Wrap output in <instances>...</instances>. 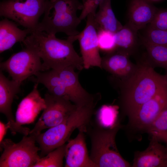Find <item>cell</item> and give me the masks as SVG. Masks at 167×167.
<instances>
[{"label":"cell","mask_w":167,"mask_h":167,"mask_svg":"<svg viewBox=\"0 0 167 167\" xmlns=\"http://www.w3.org/2000/svg\"><path fill=\"white\" fill-rule=\"evenodd\" d=\"M76 36L62 40L57 38L55 34L36 29L27 36L23 43L42 60L44 71L58 70L69 66L81 71L84 68L82 58L73 45L77 40Z\"/></svg>","instance_id":"1"},{"label":"cell","mask_w":167,"mask_h":167,"mask_svg":"<svg viewBox=\"0 0 167 167\" xmlns=\"http://www.w3.org/2000/svg\"><path fill=\"white\" fill-rule=\"evenodd\" d=\"M119 82L122 107L129 117L157 94L167 89L165 75L156 72L147 59L129 77Z\"/></svg>","instance_id":"2"},{"label":"cell","mask_w":167,"mask_h":167,"mask_svg":"<svg viewBox=\"0 0 167 167\" xmlns=\"http://www.w3.org/2000/svg\"><path fill=\"white\" fill-rule=\"evenodd\" d=\"M83 8L79 0H49L36 29L55 35L62 32L68 36H76L80 32L77 28L81 21L77 12Z\"/></svg>","instance_id":"3"},{"label":"cell","mask_w":167,"mask_h":167,"mask_svg":"<svg viewBox=\"0 0 167 167\" xmlns=\"http://www.w3.org/2000/svg\"><path fill=\"white\" fill-rule=\"evenodd\" d=\"M87 127L91 142L90 157L97 167L131 166L120 155L116 145V136L121 127L118 122L108 128L97 124Z\"/></svg>","instance_id":"4"},{"label":"cell","mask_w":167,"mask_h":167,"mask_svg":"<svg viewBox=\"0 0 167 167\" xmlns=\"http://www.w3.org/2000/svg\"><path fill=\"white\" fill-rule=\"evenodd\" d=\"M96 105L93 104L77 108L64 121L36 135V140L41 151L40 158L66 144L75 129H87Z\"/></svg>","instance_id":"5"},{"label":"cell","mask_w":167,"mask_h":167,"mask_svg":"<svg viewBox=\"0 0 167 167\" xmlns=\"http://www.w3.org/2000/svg\"><path fill=\"white\" fill-rule=\"evenodd\" d=\"M36 136L24 135L19 143L4 139L0 143L3 152L0 158V167H33L40 158L39 148L35 144Z\"/></svg>","instance_id":"6"},{"label":"cell","mask_w":167,"mask_h":167,"mask_svg":"<svg viewBox=\"0 0 167 167\" xmlns=\"http://www.w3.org/2000/svg\"><path fill=\"white\" fill-rule=\"evenodd\" d=\"M48 0H3L0 3V15L32 32L37 29Z\"/></svg>","instance_id":"7"},{"label":"cell","mask_w":167,"mask_h":167,"mask_svg":"<svg viewBox=\"0 0 167 167\" xmlns=\"http://www.w3.org/2000/svg\"><path fill=\"white\" fill-rule=\"evenodd\" d=\"M45 107L29 135L36 136L45 129L56 126L66 120L77 108L66 98L49 92L44 96Z\"/></svg>","instance_id":"8"},{"label":"cell","mask_w":167,"mask_h":167,"mask_svg":"<svg viewBox=\"0 0 167 167\" xmlns=\"http://www.w3.org/2000/svg\"><path fill=\"white\" fill-rule=\"evenodd\" d=\"M1 70L7 72L12 79L21 84L39 71H45L41 59L31 49L25 47L0 63Z\"/></svg>","instance_id":"9"},{"label":"cell","mask_w":167,"mask_h":167,"mask_svg":"<svg viewBox=\"0 0 167 167\" xmlns=\"http://www.w3.org/2000/svg\"><path fill=\"white\" fill-rule=\"evenodd\" d=\"M94 15L89 14L87 17L84 29L76 35L79 41L84 68L89 69L96 66L102 69L101 57L99 53L97 26Z\"/></svg>","instance_id":"10"},{"label":"cell","mask_w":167,"mask_h":167,"mask_svg":"<svg viewBox=\"0 0 167 167\" xmlns=\"http://www.w3.org/2000/svg\"><path fill=\"white\" fill-rule=\"evenodd\" d=\"M167 108V89L157 94L142 105L129 118L131 127L145 131L160 113Z\"/></svg>","instance_id":"11"},{"label":"cell","mask_w":167,"mask_h":167,"mask_svg":"<svg viewBox=\"0 0 167 167\" xmlns=\"http://www.w3.org/2000/svg\"><path fill=\"white\" fill-rule=\"evenodd\" d=\"M74 67L69 66L56 70L68 92L70 101L77 108L97 104L101 99L100 93L91 94L81 85L78 73Z\"/></svg>","instance_id":"12"},{"label":"cell","mask_w":167,"mask_h":167,"mask_svg":"<svg viewBox=\"0 0 167 167\" xmlns=\"http://www.w3.org/2000/svg\"><path fill=\"white\" fill-rule=\"evenodd\" d=\"M21 84L10 80L0 71V112L6 118L10 125V129L14 133H19L24 135L28 133V128L18 125L12 112L11 105L14 98L19 91Z\"/></svg>","instance_id":"13"},{"label":"cell","mask_w":167,"mask_h":167,"mask_svg":"<svg viewBox=\"0 0 167 167\" xmlns=\"http://www.w3.org/2000/svg\"><path fill=\"white\" fill-rule=\"evenodd\" d=\"M87 129H79L77 136L66 144L65 167H97L88 155L84 132Z\"/></svg>","instance_id":"14"},{"label":"cell","mask_w":167,"mask_h":167,"mask_svg":"<svg viewBox=\"0 0 167 167\" xmlns=\"http://www.w3.org/2000/svg\"><path fill=\"white\" fill-rule=\"evenodd\" d=\"M167 147L161 144L154 136H151L148 147L135 153L133 167H167Z\"/></svg>","instance_id":"15"},{"label":"cell","mask_w":167,"mask_h":167,"mask_svg":"<svg viewBox=\"0 0 167 167\" xmlns=\"http://www.w3.org/2000/svg\"><path fill=\"white\" fill-rule=\"evenodd\" d=\"M36 83L31 92L21 101L16 112L17 124L20 126L32 122L38 113L45 107L44 98H42Z\"/></svg>","instance_id":"16"},{"label":"cell","mask_w":167,"mask_h":167,"mask_svg":"<svg viewBox=\"0 0 167 167\" xmlns=\"http://www.w3.org/2000/svg\"><path fill=\"white\" fill-rule=\"evenodd\" d=\"M158 10L148 0H132L129 8L127 23L138 31L151 23Z\"/></svg>","instance_id":"17"},{"label":"cell","mask_w":167,"mask_h":167,"mask_svg":"<svg viewBox=\"0 0 167 167\" xmlns=\"http://www.w3.org/2000/svg\"><path fill=\"white\" fill-rule=\"evenodd\" d=\"M129 57L116 51L107 53L101 57L102 69L115 77L121 79L126 78L132 74L136 67L129 60Z\"/></svg>","instance_id":"18"},{"label":"cell","mask_w":167,"mask_h":167,"mask_svg":"<svg viewBox=\"0 0 167 167\" xmlns=\"http://www.w3.org/2000/svg\"><path fill=\"white\" fill-rule=\"evenodd\" d=\"M32 31L22 30L17 24L5 18L0 21V53L9 49L16 43L23 42Z\"/></svg>","instance_id":"19"},{"label":"cell","mask_w":167,"mask_h":167,"mask_svg":"<svg viewBox=\"0 0 167 167\" xmlns=\"http://www.w3.org/2000/svg\"><path fill=\"white\" fill-rule=\"evenodd\" d=\"M99 10L94 15L98 30L102 29L115 33L123 26L117 19L113 10L111 0H102Z\"/></svg>","instance_id":"20"},{"label":"cell","mask_w":167,"mask_h":167,"mask_svg":"<svg viewBox=\"0 0 167 167\" xmlns=\"http://www.w3.org/2000/svg\"><path fill=\"white\" fill-rule=\"evenodd\" d=\"M35 76L36 83L43 85L49 93L70 100L67 90L56 70L51 69L47 71H39Z\"/></svg>","instance_id":"21"},{"label":"cell","mask_w":167,"mask_h":167,"mask_svg":"<svg viewBox=\"0 0 167 167\" xmlns=\"http://www.w3.org/2000/svg\"><path fill=\"white\" fill-rule=\"evenodd\" d=\"M127 23L114 33L115 51L130 56L137 47L138 32Z\"/></svg>","instance_id":"22"},{"label":"cell","mask_w":167,"mask_h":167,"mask_svg":"<svg viewBox=\"0 0 167 167\" xmlns=\"http://www.w3.org/2000/svg\"><path fill=\"white\" fill-rule=\"evenodd\" d=\"M147 53V60L152 65L167 71V46L150 43L142 40Z\"/></svg>","instance_id":"23"},{"label":"cell","mask_w":167,"mask_h":167,"mask_svg":"<svg viewBox=\"0 0 167 167\" xmlns=\"http://www.w3.org/2000/svg\"><path fill=\"white\" fill-rule=\"evenodd\" d=\"M160 142H167V108L157 117L146 131Z\"/></svg>","instance_id":"24"},{"label":"cell","mask_w":167,"mask_h":167,"mask_svg":"<svg viewBox=\"0 0 167 167\" xmlns=\"http://www.w3.org/2000/svg\"><path fill=\"white\" fill-rule=\"evenodd\" d=\"M66 144L40 158L33 167H62L65 157Z\"/></svg>","instance_id":"25"},{"label":"cell","mask_w":167,"mask_h":167,"mask_svg":"<svg viewBox=\"0 0 167 167\" xmlns=\"http://www.w3.org/2000/svg\"><path fill=\"white\" fill-rule=\"evenodd\" d=\"M142 40L152 44L167 46V31L155 29L147 26Z\"/></svg>","instance_id":"26"},{"label":"cell","mask_w":167,"mask_h":167,"mask_svg":"<svg viewBox=\"0 0 167 167\" xmlns=\"http://www.w3.org/2000/svg\"><path fill=\"white\" fill-rule=\"evenodd\" d=\"M98 37L99 49L107 53L115 51L114 33L100 29L98 30Z\"/></svg>","instance_id":"27"},{"label":"cell","mask_w":167,"mask_h":167,"mask_svg":"<svg viewBox=\"0 0 167 167\" xmlns=\"http://www.w3.org/2000/svg\"><path fill=\"white\" fill-rule=\"evenodd\" d=\"M148 27L154 29L167 31V10L158 9Z\"/></svg>","instance_id":"28"},{"label":"cell","mask_w":167,"mask_h":167,"mask_svg":"<svg viewBox=\"0 0 167 167\" xmlns=\"http://www.w3.org/2000/svg\"><path fill=\"white\" fill-rule=\"evenodd\" d=\"M102 0H84L82 1L83 8L79 18L80 20L84 19L90 13L94 15L96 10Z\"/></svg>","instance_id":"29"},{"label":"cell","mask_w":167,"mask_h":167,"mask_svg":"<svg viewBox=\"0 0 167 167\" xmlns=\"http://www.w3.org/2000/svg\"><path fill=\"white\" fill-rule=\"evenodd\" d=\"M10 125L9 122L5 124L2 122H0V143L4 139L3 138L6 135L7 130L10 129Z\"/></svg>","instance_id":"30"},{"label":"cell","mask_w":167,"mask_h":167,"mask_svg":"<svg viewBox=\"0 0 167 167\" xmlns=\"http://www.w3.org/2000/svg\"><path fill=\"white\" fill-rule=\"evenodd\" d=\"M165 75V77H166V81H167V72H166V74Z\"/></svg>","instance_id":"31"},{"label":"cell","mask_w":167,"mask_h":167,"mask_svg":"<svg viewBox=\"0 0 167 167\" xmlns=\"http://www.w3.org/2000/svg\"><path fill=\"white\" fill-rule=\"evenodd\" d=\"M55 0H50V1H55Z\"/></svg>","instance_id":"32"},{"label":"cell","mask_w":167,"mask_h":167,"mask_svg":"<svg viewBox=\"0 0 167 167\" xmlns=\"http://www.w3.org/2000/svg\"><path fill=\"white\" fill-rule=\"evenodd\" d=\"M166 145H167V143H166Z\"/></svg>","instance_id":"33"},{"label":"cell","mask_w":167,"mask_h":167,"mask_svg":"<svg viewBox=\"0 0 167 167\" xmlns=\"http://www.w3.org/2000/svg\"><path fill=\"white\" fill-rule=\"evenodd\" d=\"M84 0H82V1H83Z\"/></svg>","instance_id":"34"},{"label":"cell","mask_w":167,"mask_h":167,"mask_svg":"<svg viewBox=\"0 0 167 167\" xmlns=\"http://www.w3.org/2000/svg\"></svg>","instance_id":"35"}]
</instances>
